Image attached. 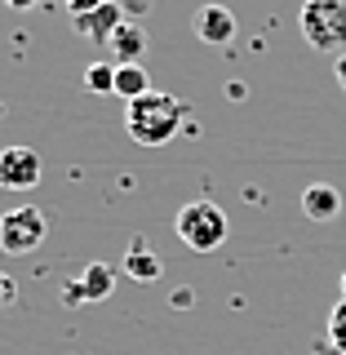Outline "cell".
Here are the masks:
<instances>
[{"label":"cell","instance_id":"1","mask_svg":"<svg viewBox=\"0 0 346 355\" xmlns=\"http://www.w3.org/2000/svg\"><path fill=\"white\" fill-rule=\"evenodd\" d=\"M182 116H187V103L173 94H160V89H151L138 103H125V129L138 147H164L182 129Z\"/></svg>","mask_w":346,"mask_h":355},{"label":"cell","instance_id":"2","mask_svg":"<svg viewBox=\"0 0 346 355\" xmlns=\"http://www.w3.org/2000/svg\"><path fill=\"white\" fill-rule=\"evenodd\" d=\"M173 231H178V240L187 244V249H196V253H214L227 244V214L214 205V200H191V205H182L178 209V218H173Z\"/></svg>","mask_w":346,"mask_h":355},{"label":"cell","instance_id":"3","mask_svg":"<svg viewBox=\"0 0 346 355\" xmlns=\"http://www.w3.org/2000/svg\"><path fill=\"white\" fill-rule=\"evenodd\" d=\"M297 27L311 49L320 53H346V0H306Z\"/></svg>","mask_w":346,"mask_h":355},{"label":"cell","instance_id":"4","mask_svg":"<svg viewBox=\"0 0 346 355\" xmlns=\"http://www.w3.org/2000/svg\"><path fill=\"white\" fill-rule=\"evenodd\" d=\"M44 236H49V218H44L36 205H18V209H5V214H0V249L14 253V258L36 253L44 244Z\"/></svg>","mask_w":346,"mask_h":355},{"label":"cell","instance_id":"5","mask_svg":"<svg viewBox=\"0 0 346 355\" xmlns=\"http://www.w3.org/2000/svg\"><path fill=\"white\" fill-rule=\"evenodd\" d=\"M40 173H44V160L36 147H5L0 151V187L5 191H31L40 187Z\"/></svg>","mask_w":346,"mask_h":355},{"label":"cell","instance_id":"6","mask_svg":"<svg viewBox=\"0 0 346 355\" xmlns=\"http://www.w3.org/2000/svg\"><path fill=\"white\" fill-rule=\"evenodd\" d=\"M111 288H116V271H111L107 262H89L76 280H67L62 288V306H80V302H103L111 297Z\"/></svg>","mask_w":346,"mask_h":355},{"label":"cell","instance_id":"7","mask_svg":"<svg viewBox=\"0 0 346 355\" xmlns=\"http://www.w3.org/2000/svg\"><path fill=\"white\" fill-rule=\"evenodd\" d=\"M120 22H125V9H120L116 0H107V5L89 9V14H76L71 27H76V36L89 40V44H111V36L120 31Z\"/></svg>","mask_w":346,"mask_h":355},{"label":"cell","instance_id":"8","mask_svg":"<svg viewBox=\"0 0 346 355\" xmlns=\"http://www.w3.org/2000/svg\"><path fill=\"white\" fill-rule=\"evenodd\" d=\"M191 31H196V40H205V44H227L231 36H236V14H231L227 5H200L196 9V18H191Z\"/></svg>","mask_w":346,"mask_h":355},{"label":"cell","instance_id":"9","mask_svg":"<svg viewBox=\"0 0 346 355\" xmlns=\"http://www.w3.org/2000/svg\"><path fill=\"white\" fill-rule=\"evenodd\" d=\"M160 271H164V262L155 258V249L142 236H133L129 249H125V275L138 284H151V280H160Z\"/></svg>","mask_w":346,"mask_h":355},{"label":"cell","instance_id":"10","mask_svg":"<svg viewBox=\"0 0 346 355\" xmlns=\"http://www.w3.org/2000/svg\"><path fill=\"white\" fill-rule=\"evenodd\" d=\"M302 214L311 222H333L342 214V191L333 182H311L302 191Z\"/></svg>","mask_w":346,"mask_h":355},{"label":"cell","instance_id":"11","mask_svg":"<svg viewBox=\"0 0 346 355\" xmlns=\"http://www.w3.org/2000/svg\"><path fill=\"white\" fill-rule=\"evenodd\" d=\"M107 49H111V62H142V53H147V31H142L138 27V22H120V31H116V36H111V44H107Z\"/></svg>","mask_w":346,"mask_h":355},{"label":"cell","instance_id":"12","mask_svg":"<svg viewBox=\"0 0 346 355\" xmlns=\"http://www.w3.org/2000/svg\"><path fill=\"white\" fill-rule=\"evenodd\" d=\"M116 94L125 98V103H138V98L151 94V76L142 62H120L116 67Z\"/></svg>","mask_w":346,"mask_h":355},{"label":"cell","instance_id":"13","mask_svg":"<svg viewBox=\"0 0 346 355\" xmlns=\"http://www.w3.org/2000/svg\"><path fill=\"white\" fill-rule=\"evenodd\" d=\"M85 89L89 94H116V62H89L85 67Z\"/></svg>","mask_w":346,"mask_h":355},{"label":"cell","instance_id":"14","mask_svg":"<svg viewBox=\"0 0 346 355\" xmlns=\"http://www.w3.org/2000/svg\"><path fill=\"white\" fill-rule=\"evenodd\" d=\"M329 342H333L338 355H346V297L333 306V315H329Z\"/></svg>","mask_w":346,"mask_h":355},{"label":"cell","instance_id":"15","mask_svg":"<svg viewBox=\"0 0 346 355\" xmlns=\"http://www.w3.org/2000/svg\"><path fill=\"white\" fill-rule=\"evenodd\" d=\"M116 5L125 9V18H129V22H138V18H147V14H151L155 0H116Z\"/></svg>","mask_w":346,"mask_h":355},{"label":"cell","instance_id":"16","mask_svg":"<svg viewBox=\"0 0 346 355\" xmlns=\"http://www.w3.org/2000/svg\"><path fill=\"white\" fill-rule=\"evenodd\" d=\"M18 302V284H14V275H5L0 271V311L5 306H14Z\"/></svg>","mask_w":346,"mask_h":355},{"label":"cell","instance_id":"17","mask_svg":"<svg viewBox=\"0 0 346 355\" xmlns=\"http://www.w3.org/2000/svg\"><path fill=\"white\" fill-rule=\"evenodd\" d=\"M62 5H67V14H89V9H98V5H107V0H62Z\"/></svg>","mask_w":346,"mask_h":355},{"label":"cell","instance_id":"18","mask_svg":"<svg viewBox=\"0 0 346 355\" xmlns=\"http://www.w3.org/2000/svg\"><path fill=\"white\" fill-rule=\"evenodd\" d=\"M9 9H31V5H40V0H5Z\"/></svg>","mask_w":346,"mask_h":355},{"label":"cell","instance_id":"19","mask_svg":"<svg viewBox=\"0 0 346 355\" xmlns=\"http://www.w3.org/2000/svg\"><path fill=\"white\" fill-rule=\"evenodd\" d=\"M338 85L346 89V53H342V58H338Z\"/></svg>","mask_w":346,"mask_h":355},{"label":"cell","instance_id":"20","mask_svg":"<svg viewBox=\"0 0 346 355\" xmlns=\"http://www.w3.org/2000/svg\"><path fill=\"white\" fill-rule=\"evenodd\" d=\"M342 297H346V271H342Z\"/></svg>","mask_w":346,"mask_h":355}]
</instances>
